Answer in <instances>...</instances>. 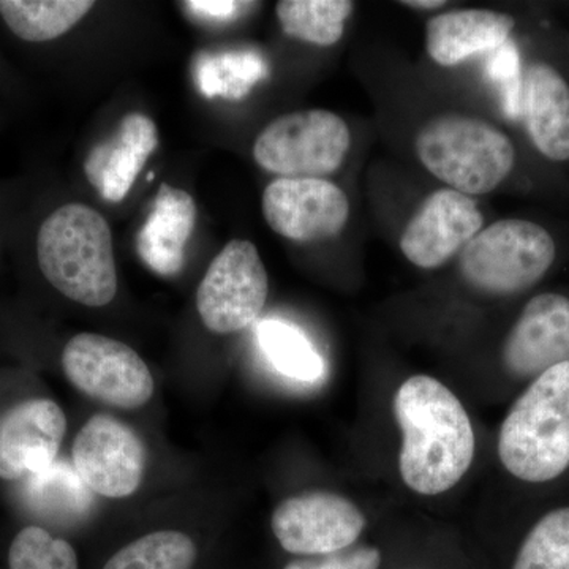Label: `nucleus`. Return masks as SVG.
<instances>
[{
	"instance_id": "0eeeda50",
	"label": "nucleus",
	"mask_w": 569,
	"mask_h": 569,
	"mask_svg": "<svg viewBox=\"0 0 569 569\" xmlns=\"http://www.w3.org/2000/svg\"><path fill=\"white\" fill-rule=\"evenodd\" d=\"M62 367L71 385L104 406L137 410L152 399L153 378L141 356L107 336L82 332L63 348Z\"/></svg>"
},
{
	"instance_id": "6ab92c4d",
	"label": "nucleus",
	"mask_w": 569,
	"mask_h": 569,
	"mask_svg": "<svg viewBox=\"0 0 569 569\" xmlns=\"http://www.w3.org/2000/svg\"><path fill=\"white\" fill-rule=\"evenodd\" d=\"M93 6L91 0H0V17L21 40L41 43L69 32Z\"/></svg>"
},
{
	"instance_id": "f257e3e1",
	"label": "nucleus",
	"mask_w": 569,
	"mask_h": 569,
	"mask_svg": "<svg viewBox=\"0 0 569 569\" xmlns=\"http://www.w3.org/2000/svg\"><path fill=\"white\" fill-rule=\"evenodd\" d=\"M392 407L402 432L403 485L426 497L458 486L477 449L473 426L459 397L437 378L413 376L397 389Z\"/></svg>"
},
{
	"instance_id": "aec40b11",
	"label": "nucleus",
	"mask_w": 569,
	"mask_h": 569,
	"mask_svg": "<svg viewBox=\"0 0 569 569\" xmlns=\"http://www.w3.org/2000/svg\"><path fill=\"white\" fill-rule=\"evenodd\" d=\"M355 3L350 0H282L276 13L287 36L331 47L342 39Z\"/></svg>"
},
{
	"instance_id": "9d476101",
	"label": "nucleus",
	"mask_w": 569,
	"mask_h": 569,
	"mask_svg": "<svg viewBox=\"0 0 569 569\" xmlns=\"http://www.w3.org/2000/svg\"><path fill=\"white\" fill-rule=\"evenodd\" d=\"M146 463L148 452L140 436L118 418L96 415L74 438V471L100 496H132L141 486Z\"/></svg>"
},
{
	"instance_id": "423d86ee",
	"label": "nucleus",
	"mask_w": 569,
	"mask_h": 569,
	"mask_svg": "<svg viewBox=\"0 0 569 569\" xmlns=\"http://www.w3.org/2000/svg\"><path fill=\"white\" fill-rule=\"evenodd\" d=\"M351 146L346 121L335 112H290L269 123L253 144L254 162L280 178H316L336 173Z\"/></svg>"
},
{
	"instance_id": "f03ea898",
	"label": "nucleus",
	"mask_w": 569,
	"mask_h": 569,
	"mask_svg": "<svg viewBox=\"0 0 569 569\" xmlns=\"http://www.w3.org/2000/svg\"><path fill=\"white\" fill-rule=\"evenodd\" d=\"M498 459L512 478L545 486L569 473V362L520 392L501 422Z\"/></svg>"
},
{
	"instance_id": "4468645a",
	"label": "nucleus",
	"mask_w": 569,
	"mask_h": 569,
	"mask_svg": "<svg viewBox=\"0 0 569 569\" xmlns=\"http://www.w3.org/2000/svg\"><path fill=\"white\" fill-rule=\"evenodd\" d=\"M67 418L50 399H31L10 408L0 419V478H31L56 462Z\"/></svg>"
},
{
	"instance_id": "dca6fc26",
	"label": "nucleus",
	"mask_w": 569,
	"mask_h": 569,
	"mask_svg": "<svg viewBox=\"0 0 569 569\" xmlns=\"http://www.w3.org/2000/svg\"><path fill=\"white\" fill-rule=\"evenodd\" d=\"M197 223V204L189 193L162 183L152 211L137 236L141 260L160 276H174L186 263L187 242Z\"/></svg>"
},
{
	"instance_id": "1a4fd4ad",
	"label": "nucleus",
	"mask_w": 569,
	"mask_h": 569,
	"mask_svg": "<svg viewBox=\"0 0 569 569\" xmlns=\"http://www.w3.org/2000/svg\"><path fill=\"white\" fill-rule=\"evenodd\" d=\"M366 526L365 512L353 501L325 490L287 498L271 519L279 545L299 557L326 556L351 548Z\"/></svg>"
},
{
	"instance_id": "412c9836",
	"label": "nucleus",
	"mask_w": 569,
	"mask_h": 569,
	"mask_svg": "<svg viewBox=\"0 0 569 569\" xmlns=\"http://www.w3.org/2000/svg\"><path fill=\"white\" fill-rule=\"evenodd\" d=\"M26 496L36 511L62 520L81 518L92 501L91 490L66 460L29 478Z\"/></svg>"
},
{
	"instance_id": "b1692460",
	"label": "nucleus",
	"mask_w": 569,
	"mask_h": 569,
	"mask_svg": "<svg viewBox=\"0 0 569 569\" xmlns=\"http://www.w3.org/2000/svg\"><path fill=\"white\" fill-rule=\"evenodd\" d=\"M511 569H569V505L550 509L530 527Z\"/></svg>"
},
{
	"instance_id": "a878e982",
	"label": "nucleus",
	"mask_w": 569,
	"mask_h": 569,
	"mask_svg": "<svg viewBox=\"0 0 569 569\" xmlns=\"http://www.w3.org/2000/svg\"><path fill=\"white\" fill-rule=\"evenodd\" d=\"M488 74L500 92L505 112L509 118L518 119L523 107V78L520 73L519 51L512 41L508 40L490 52Z\"/></svg>"
},
{
	"instance_id": "c85d7f7f",
	"label": "nucleus",
	"mask_w": 569,
	"mask_h": 569,
	"mask_svg": "<svg viewBox=\"0 0 569 569\" xmlns=\"http://www.w3.org/2000/svg\"><path fill=\"white\" fill-rule=\"evenodd\" d=\"M190 10L198 14L213 18V20H228L241 10V7L249 6L244 2H230V0H190L186 2Z\"/></svg>"
},
{
	"instance_id": "cd10ccee",
	"label": "nucleus",
	"mask_w": 569,
	"mask_h": 569,
	"mask_svg": "<svg viewBox=\"0 0 569 569\" xmlns=\"http://www.w3.org/2000/svg\"><path fill=\"white\" fill-rule=\"evenodd\" d=\"M381 552L376 546L356 545L326 556L301 557L283 569H380Z\"/></svg>"
},
{
	"instance_id": "4be33fe9",
	"label": "nucleus",
	"mask_w": 569,
	"mask_h": 569,
	"mask_svg": "<svg viewBox=\"0 0 569 569\" xmlns=\"http://www.w3.org/2000/svg\"><path fill=\"white\" fill-rule=\"evenodd\" d=\"M257 332L266 358L282 376L306 383L323 377V358L296 326L268 320L258 326Z\"/></svg>"
},
{
	"instance_id": "6e6552de",
	"label": "nucleus",
	"mask_w": 569,
	"mask_h": 569,
	"mask_svg": "<svg viewBox=\"0 0 569 569\" xmlns=\"http://www.w3.org/2000/svg\"><path fill=\"white\" fill-rule=\"evenodd\" d=\"M268 272L257 246L234 239L209 264L197 291V309L209 331L233 335L261 316Z\"/></svg>"
},
{
	"instance_id": "bb28decb",
	"label": "nucleus",
	"mask_w": 569,
	"mask_h": 569,
	"mask_svg": "<svg viewBox=\"0 0 569 569\" xmlns=\"http://www.w3.org/2000/svg\"><path fill=\"white\" fill-rule=\"evenodd\" d=\"M268 67L260 56L230 54L216 61V81L206 89V93H223L224 97H244L254 82L263 80Z\"/></svg>"
},
{
	"instance_id": "c756f323",
	"label": "nucleus",
	"mask_w": 569,
	"mask_h": 569,
	"mask_svg": "<svg viewBox=\"0 0 569 569\" xmlns=\"http://www.w3.org/2000/svg\"><path fill=\"white\" fill-rule=\"evenodd\" d=\"M402 6L417 10H433L447 6V2L443 0H407V2H402Z\"/></svg>"
},
{
	"instance_id": "7ed1b4c3",
	"label": "nucleus",
	"mask_w": 569,
	"mask_h": 569,
	"mask_svg": "<svg viewBox=\"0 0 569 569\" xmlns=\"http://www.w3.org/2000/svg\"><path fill=\"white\" fill-rule=\"evenodd\" d=\"M37 261L44 279L78 305L104 307L118 293L111 228L89 206H61L41 223Z\"/></svg>"
},
{
	"instance_id": "2eb2a0df",
	"label": "nucleus",
	"mask_w": 569,
	"mask_h": 569,
	"mask_svg": "<svg viewBox=\"0 0 569 569\" xmlns=\"http://www.w3.org/2000/svg\"><path fill=\"white\" fill-rule=\"evenodd\" d=\"M157 146L159 132L152 119L130 112L112 137L88 153L86 178L104 200L121 203Z\"/></svg>"
},
{
	"instance_id": "f3484780",
	"label": "nucleus",
	"mask_w": 569,
	"mask_h": 569,
	"mask_svg": "<svg viewBox=\"0 0 569 569\" xmlns=\"http://www.w3.org/2000/svg\"><path fill=\"white\" fill-rule=\"evenodd\" d=\"M515 26V18L493 10L448 11L427 22V54L438 66L455 67L473 56L496 51L507 43Z\"/></svg>"
},
{
	"instance_id": "39448f33",
	"label": "nucleus",
	"mask_w": 569,
	"mask_h": 569,
	"mask_svg": "<svg viewBox=\"0 0 569 569\" xmlns=\"http://www.w3.org/2000/svg\"><path fill=\"white\" fill-rule=\"evenodd\" d=\"M557 257L552 236L522 219L498 220L479 231L459 254L468 287L489 296H515L539 282Z\"/></svg>"
},
{
	"instance_id": "5701e85b",
	"label": "nucleus",
	"mask_w": 569,
	"mask_h": 569,
	"mask_svg": "<svg viewBox=\"0 0 569 569\" xmlns=\"http://www.w3.org/2000/svg\"><path fill=\"white\" fill-rule=\"evenodd\" d=\"M198 549L182 531H153L116 552L103 569H192Z\"/></svg>"
},
{
	"instance_id": "a211bd4d",
	"label": "nucleus",
	"mask_w": 569,
	"mask_h": 569,
	"mask_svg": "<svg viewBox=\"0 0 569 569\" xmlns=\"http://www.w3.org/2000/svg\"><path fill=\"white\" fill-rule=\"evenodd\" d=\"M522 112L535 148L553 162L569 160V84L549 63L526 71Z\"/></svg>"
},
{
	"instance_id": "f8f14e48",
	"label": "nucleus",
	"mask_w": 569,
	"mask_h": 569,
	"mask_svg": "<svg viewBox=\"0 0 569 569\" xmlns=\"http://www.w3.org/2000/svg\"><path fill=\"white\" fill-rule=\"evenodd\" d=\"M485 217L477 201L452 189L437 190L408 222L400 250L422 269L447 264L481 231Z\"/></svg>"
},
{
	"instance_id": "20e7f679",
	"label": "nucleus",
	"mask_w": 569,
	"mask_h": 569,
	"mask_svg": "<svg viewBox=\"0 0 569 569\" xmlns=\"http://www.w3.org/2000/svg\"><path fill=\"white\" fill-rule=\"evenodd\" d=\"M417 153L427 171L467 197L492 192L516 162L507 133L482 119L460 114L427 122L417 137Z\"/></svg>"
},
{
	"instance_id": "9b49d317",
	"label": "nucleus",
	"mask_w": 569,
	"mask_h": 569,
	"mask_svg": "<svg viewBox=\"0 0 569 569\" xmlns=\"http://www.w3.org/2000/svg\"><path fill=\"white\" fill-rule=\"evenodd\" d=\"M263 216L277 234L290 241H326L342 233L350 201L326 179L279 178L266 187Z\"/></svg>"
},
{
	"instance_id": "ddd939ff",
	"label": "nucleus",
	"mask_w": 569,
	"mask_h": 569,
	"mask_svg": "<svg viewBox=\"0 0 569 569\" xmlns=\"http://www.w3.org/2000/svg\"><path fill=\"white\" fill-rule=\"evenodd\" d=\"M501 362L512 380L527 383L569 362L568 296L542 293L531 298L505 339Z\"/></svg>"
},
{
	"instance_id": "393cba45",
	"label": "nucleus",
	"mask_w": 569,
	"mask_h": 569,
	"mask_svg": "<svg viewBox=\"0 0 569 569\" xmlns=\"http://www.w3.org/2000/svg\"><path fill=\"white\" fill-rule=\"evenodd\" d=\"M10 569H78L77 552L66 539L41 527H26L9 550Z\"/></svg>"
}]
</instances>
